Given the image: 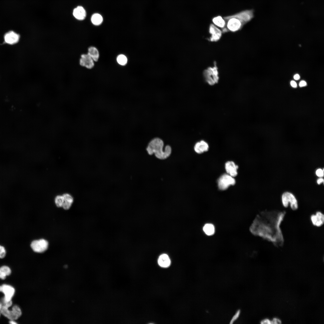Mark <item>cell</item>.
Here are the masks:
<instances>
[{"label":"cell","mask_w":324,"mask_h":324,"mask_svg":"<svg viewBox=\"0 0 324 324\" xmlns=\"http://www.w3.org/2000/svg\"><path fill=\"white\" fill-rule=\"evenodd\" d=\"M281 323L280 321L277 319H273L272 321H270V323L272 324H280Z\"/></svg>","instance_id":"28"},{"label":"cell","mask_w":324,"mask_h":324,"mask_svg":"<svg viewBox=\"0 0 324 324\" xmlns=\"http://www.w3.org/2000/svg\"><path fill=\"white\" fill-rule=\"evenodd\" d=\"M164 142L161 139L157 138L152 140L149 143L146 148L148 153L150 155L154 154L155 156L160 159L167 158L171 152V148L166 146L163 150Z\"/></svg>","instance_id":"3"},{"label":"cell","mask_w":324,"mask_h":324,"mask_svg":"<svg viewBox=\"0 0 324 324\" xmlns=\"http://www.w3.org/2000/svg\"><path fill=\"white\" fill-rule=\"evenodd\" d=\"M225 168L227 174L233 177L237 176L238 166L233 162L228 161L226 162L225 165Z\"/></svg>","instance_id":"12"},{"label":"cell","mask_w":324,"mask_h":324,"mask_svg":"<svg viewBox=\"0 0 324 324\" xmlns=\"http://www.w3.org/2000/svg\"><path fill=\"white\" fill-rule=\"evenodd\" d=\"M294 79L296 80H298L300 78V76L298 74H295L293 76Z\"/></svg>","instance_id":"32"},{"label":"cell","mask_w":324,"mask_h":324,"mask_svg":"<svg viewBox=\"0 0 324 324\" xmlns=\"http://www.w3.org/2000/svg\"><path fill=\"white\" fill-rule=\"evenodd\" d=\"M0 291L2 292L4 294V303L11 301L15 293L14 289L12 286L8 285H3L0 286Z\"/></svg>","instance_id":"8"},{"label":"cell","mask_w":324,"mask_h":324,"mask_svg":"<svg viewBox=\"0 0 324 324\" xmlns=\"http://www.w3.org/2000/svg\"><path fill=\"white\" fill-rule=\"evenodd\" d=\"M307 84V83L305 81L302 80L300 82L299 85L300 87H302L306 86Z\"/></svg>","instance_id":"29"},{"label":"cell","mask_w":324,"mask_h":324,"mask_svg":"<svg viewBox=\"0 0 324 324\" xmlns=\"http://www.w3.org/2000/svg\"><path fill=\"white\" fill-rule=\"evenodd\" d=\"M48 246V242L44 239L34 240L31 244V248L35 252L39 253L45 251L47 249Z\"/></svg>","instance_id":"7"},{"label":"cell","mask_w":324,"mask_h":324,"mask_svg":"<svg viewBox=\"0 0 324 324\" xmlns=\"http://www.w3.org/2000/svg\"><path fill=\"white\" fill-rule=\"evenodd\" d=\"M212 21L214 25L221 28L223 31L224 32L226 23L223 17L220 16H216L212 19Z\"/></svg>","instance_id":"17"},{"label":"cell","mask_w":324,"mask_h":324,"mask_svg":"<svg viewBox=\"0 0 324 324\" xmlns=\"http://www.w3.org/2000/svg\"><path fill=\"white\" fill-rule=\"evenodd\" d=\"M290 85L293 88H295L297 87V84L295 81L292 80L290 82Z\"/></svg>","instance_id":"30"},{"label":"cell","mask_w":324,"mask_h":324,"mask_svg":"<svg viewBox=\"0 0 324 324\" xmlns=\"http://www.w3.org/2000/svg\"><path fill=\"white\" fill-rule=\"evenodd\" d=\"M286 214L285 211L262 212L254 222V233L277 247L282 246L284 239L280 226Z\"/></svg>","instance_id":"1"},{"label":"cell","mask_w":324,"mask_h":324,"mask_svg":"<svg viewBox=\"0 0 324 324\" xmlns=\"http://www.w3.org/2000/svg\"><path fill=\"white\" fill-rule=\"evenodd\" d=\"M170 262V260L169 256L166 254H163L160 255L158 260V263L159 265L164 268L167 267L169 266Z\"/></svg>","instance_id":"16"},{"label":"cell","mask_w":324,"mask_h":324,"mask_svg":"<svg viewBox=\"0 0 324 324\" xmlns=\"http://www.w3.org/2000/svg\"><path fill=\"white\" fill-rule=\"evenodd\" d=\"M74 17L77 20H82L86 17V13L85 9L82 6H78L73 11Z\"/></svg>","instance_id":"13"},{"label":"cell","mask_w":324,"mask_h":324,"mask_svg":"<svg viewBox=\"0 0 324 324\" xmlns=\"http://www.w3.org/2000/svg\"><path fill=\"white\" fill-rule=\"evenodd\" d=\"M79 63L81 66L88 69H92L94 65V60L87 53L81 55Z\"/></svg>","instance_id":"9"},{"label":"cell","mask_w":324,"mask_h":324,"mask_svg":"<svg viewBox=\"0 0 324 324\" xmlns=\"http://www.w3.org/2000/svg\"><path fill=\"white\" fill-rule=\"evenodd\" d=\"M64 202V199L63 196L58 195L55 198V202L58 207H62Z\"/></svg>","instance_id":"24"},{"label":"cell","mask_w":324,"mask_h":324,"mask_svg":"<svg viewBox=\"0 0 324 324\" xmlns=\"http://www.w3.org/2000/svg\"><path fill=\"white\" fill-rule=\"evenodd\" d=\"M254 17L253 9L242 11L233 15L223 17L226 23L224 32H235L241 29Z\"/></svg>","instance_id":"2"},{"label":"cell","mask_w":324,"mask_h":324,"mask_svg":"<svg viewBox=\"0 0 324 324\" xmlns=\"http://www.w3.org/2000/svg\"><path fill=\"white\" fill-rule=\"evenodd\" d=\"M316 175L319 177H322L324 175L323 170H322L321 169L317 170L316 171Z\"/></svg>","instance_id":"27"},{"label":"cell","mask_w":324,"mask_h":324,"mask_svg":"<svg viewBox=\"0 0 324 324\" xmlns=\"http://www.w3.org/2000/svg\"><path fill=\"white\" fill-rule=\"evenodd\" d=\"M64 199V203L62 207L65 210L70 208L73 201V199L70 194H66L63 195Z\"/></svg>","instance_id":"18"},{"label":"cell","mask_w":324,"mask_h":324,"mask_svg":"<svg viewBox=\"0 0 324 324\" xmlns=\"http://www.w3.org/2000/svg\"><path fill=\"white\" fill-rule=\"evenodd\" d=\"M87 54L90 56L94 61L97 62L99 58V54L98 49L93 46L89 47L88 50Z\"/></svg>","instance_id":"19"},{"label":"cell","mask_w":324,"mask_h":324,"mask_svg":"<svg viewBox=\"0 0 324 324\" xmlns=\"http://www.w3.org/2000/svg\"><path fill=\"white\" fill-rule=\"evenodd\" d=\"M6 254V252L4 248L0 245V258H4Z\"/></svg>","instance_id":"26"},{"label":"cell","mask_w":324,"mask_h":324,"mask_svg":"<svg viewBox=\"0 0 324 324\" xmlns=\"http://www.w3.org/2000/svg\"><path fill=\"white\" fill-rule=\"evenodd\" d=\"M261 323L263 324H270V321L268 319L264 320L261 321Z\"/></svg>","instance_id":"31"},{"label":"cell","mask_w":324,"mask_h":324,"mask_svg":"<svg viewBox=\"0 0 324 324\" xmlns=\"http://www.w3.org/2000/svg\"><path fill=\"white\" fill-rule=\"evenodd\" d=\"M209 32L212 34V40H217L221 37V32L215 25L211 24L209 27Z\"/></svg>","instance_id":"15"},{"label":"cell","mask_w":324,"mask_h":324,"mask_svg":"<svg viewBox=\"0 0 324 324\" xmlns=\"http://www.w3.org/2000/svg\"><path fill=\"white\" fill-rule=\"evenodd\" d=\"M20 35L13 31H10L6 33L4 36L5 42L9 44L12 45L17 43L19 41Z\"/></svg>","instance_id":"10"},{"label":"cell","mask_w":324,"mask_h":324,"mask_svg":"<svg viewBox=\"0 0 324 324\" xmlns=\"http://www.w3.org/2000/svg\"><path fill=\"white\" fill-rule=\"evenodd\" d=\"M12 304L11 301L6 303L2 306L1 313L10 320H15L19 318L22 314V311L20 307L17 305L14 306L11 310L8 308Z\"/></svg>","instance_id":"4"},{"label":"cell","mask_w":324,"mask_h":324,"mask_svg":"<svg viewBox=\"0 0 324 324\" xmlns=\"http://www.w3.org/2000/svg\"><path fill=\"white\" fill-rule=\"evenodd\" d=\"M236 181L233 177L227 174L222 175L218 180L219 188L222 190L227 189L230 186L234 185Z\"/></svg>","instance_id":"5"},{"label":"cell","mask_w":324,"mask_h":324,"mask_svg":"<svg viewBox=\"0 0 324 324\" xmlns=\"http://www.w3.org/2000/svg\"><path fill=\"white\" fill-rule=\"evenodd\" d=\"M282 202L284 206L286 208L290 203L291 208L293 210H296L298 208L297 201L294 196L292 194L288 192L284 193L282 196Z\"/></svg>","instance_id":"6"},{"label":"cell","mask_w":324,"mask_h":324,"mask_svg":"<svg viewBox=\"0 0 324 324\" xmlns=\"http://www.w3.org/2000/svg\"><path fill=\"white\" fill-rule=\"evenodd\" d=\"M241 313L240 310H238L233 315L230 322V324L233 323L239 317Z\"/></svg>","instance_id":"25"},{"label":"cell","mask_w":324,"mask_h":324,"mask_svg":"<svg viewBox=\"0 0 324 324\" xmlns=\"http://www.w3.org/2000/svg\"><path fill=\"white\" fill-rule=\"evenodd\" d=\"M10 323L12 324H16V323L14 321V320H11L10 322Z\"/></svg>","instance_id":"34"},{"label":"cell","mask_w":324,"mask_h":324,"mask_svg":"<svg viewBox=\"0 0 324 324\" xmlns=\"http://www.w3.org/2000/svg\"><path fill=\"white\" fill-rule=\"evenodd\" d=\"M11 273L10 268L7 266H3L0 268V278L4 280L6 276L9 275Z\"/></svg>","instance_id":"20"},{"label":"cell","mask_w":324,"mask_h":324,"mask_svg":"<svg viewBox=\"0 0 324 324\" xmlns=\"http://www.w3.org/2000/svg\"><path fill=\"white\" fill-rule=\"evenodd\" d=\"M208 148V144L204 140H201L197 142L194 146V150L195 152L198 154H201L207 151Z\"/></svg>","instance_id":"14"},{"label":"cell","mask_w":324,"mask_h":324,"mask_svg":"<svg viewBox=\"0 0 324 324\" xmlns=\"http://www.w3.org/2000/svg\"><path fill=\"white\" fill-rule=\"evenodd\" d=\"M2 304L1 303H0V315L1 313V309H2Z\"/></svg>","instance_id":"35"},{"label":"cell","mask_w":324,"mask_h":324,"mask_svg":"<svg viewBox=\"0 0 324 324\" xmlns=\"http://www.w3.org/2000/svg\"><path fill=\"white\" fill-rule=\"evenodd\" d=\"M117 62L121 65H124L126 64L128 61L127 57L123 54L119 55L117 58Z\"/></svg>","instance_id":"23"},{"label":"cell","mask_w":324,"mask_h":324,"mask_svg":"<svg viewBox=\"0 0 324 324\" xmlns=\"http://www.w3.org/2000/svg\"><path fill=\"white\" fill-rule=\"evenodd\" d=\"M324 182V180L322 178L318 179L317 180V183L318 184H320L321 183Z\"/></svg>","instance_id":"33"},{"label":"cell","mask_w":324,"mask_h":324,"mask_svg":"<svg viewBox=\"0 0 324 324\" xmlns=\"http://www.w3.org/2000/svg\"><path fill=\"white\" fill-rule=\"evenodd\" d=\"M203 230L207 235L210 236L213 234L214 232V227L211 224H206L203 227Z\"/></svg>","instance_id":"22"},{"label":"cell","mask_w":324,"mask_h":324,"mask_svg":"<svg viewBox=\"0 0 324 324\" xmlns=\"http://www.w3.org/2000/svg\"><path fill=\"white\" fill-rule=\"evenodd\" d=\"M310 220L313 224L317 227L322 226L324 223V215L321 212L318 211L315 214L310 216Z\"/></svg>","instance_id":"11"},{"label":"cell","mask_w":324,"mask_h":324,"mask_svg":"<svg viewBox=\"0 0 324 324\" xmlns=\"http://www.w3.org/2000/svg\"><path fill=\"white\" fill-rule=\"evenodd\" d=\"M91 21L92 23L95 26L100 25L103 22V18L102 16L98 13L94 14L92 16Z\"/></svg>","instance_id":"21"}]
</instances>
